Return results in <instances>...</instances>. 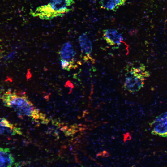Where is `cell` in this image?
<instances>
[{
  "label": "cell",
  "mask_w": 167,
  "mask_h": 167,
  "mask_svg": "<svg viewBox=\"0 0 167 167\" xmlns=\"http://www.w3.org/2000/svg\"><path fill=\"white\" fill-rule=\"evenodd\" d=\"M4 106L13 109L20 117L26 116L45 122V115L41 113L23 94L8 90L0 98Z\"/></svg>",
  "instance_id": "obj_1"
},
{
  "label": "cell",
  "mask_w": 167,
  "mask_h": 167,
  "mask_svg": "<svg viewBox=\"0 0 167 167\" xmlns=\"http://www.w3.org/2000/svg\"><path fill=\"white\" fill-rule=\"evenodd\" d=\"M74 3L73 0H50L48 4L37 7L30 13L33 16L41 19L51 20L68 13Z\"/></svg>",
  "instance_id": "obj_2"
},
{
  "label": "cell",
  "mask_w": 167,
  "mask_h": 167,
  "mask_svg": "<svg viewBox=\"0 0 167 167\" xmlns=\"http://www.w3.org/2000/svg\"><path fill=\"white\" fill-rule=\"evenodd\" d=\"M149 74L142 64L138 67H132L125 75V88L132 92L139 91L143 86L144 81Z\"/></svg>",
  "instance_id": "obj_3"
},
{
  "label": "cell",
  "mask_w": 167,
  "mask_h": 167,
  "mask_svg": "<svg viewBox=\"0 0 167 167\" xmlns=\"http://www.w3.org/2000/svg\"><path fill=\"white\" fill-rule=\"evenodd\" d=\"M151 133L160 137H167V112L157 116L150 124Z\"/></svg>",
  "instance_id": "obj_4"
},
{
  "label": "cell",
  "mask_w": 167,
  "mask_h": 167,
  "mask_svg": "<svg viewBox=\"0 0 167 167\" xmlns=\"http://www.w3.org/2000/svg\"><path fill=\"white\" fill-rule=\"evenodd\" d=\"M75 53L72 44L67 42L64 43L59 52L60 60L65 61L75 67Z\"/></svg>",
  "instance_id": "obj_5"
},
{
  "label": "cell",
  "mask_w": 167,
  "mask_h": 167,
  "mask_svg": "<svg viewBox=\"0 0 167 167\" xmlns=\"http://www.w3.org/2000/svg\"><path fill=\"white\" fill-rule=\"evenodd\" d=\"M20 129L14 126L4 118H0V134L14 135H21Z\"/></svg>",
  "instance_id": "obj_6"
},
{
  "label": "cell",
  "mask_w": 167,
  "mask_h": 167,
  "mask_svg": "<svg viewBox=\"0 0 167 167\" xmlns=\"http://www.w3.org/2000/svg\"><path fill=\"white\" fill-rule=\"evenodd\" d=\"M103 32L104 39L108 44L111 46L119 45L123 40L122 35L115 29H105Z\"/></svg>",
  "instance_id": "obj_7"
},
{
  "label": "cell",
  "mask_w": 167,
  "mask_h": 167,
  "mask_svg": "<svg viewBox=\"0 0 167 167\" xmlns=\"http://www.w3.org/2000/svg\"><path fill=\"white\" fill-rule=\"evenodd\" d=\"M14 161L9 148H0V167H13Z\"/></svg>",
  "instance_id": "obj_8"
},
{
  "label": "cell",
  "mask_w": 167,
  "mask_h": 167,
  "mask_svg": "<svg viewBox=\"0 0 167 167\" xmlns=\"http://www.w3.org/2000/svg\"><path fill=\"white\" fill-rule=\"evenodd\" d=\"M79 40L82 52L87 57H89L92 50L91 41L85 33H83L79 36Z\"/></svg>",
  "instance_id": "obj_9"
},
{
  "label": "cell",
  "mask_w": 167,
  "mask_h": 167,
  "mask_svg": "<svg viewBox=\"0 0 167 167\" xmlns=\"http://www.w3.org/2000/svg\"><path fill=\"white\" fill-rule=\"evenodd\" d=\"M126 0H100L101 7L107 10L115 11L123 5Z\"/></svg>",
  "instance_id": "obj_10"
}]
</instances>
